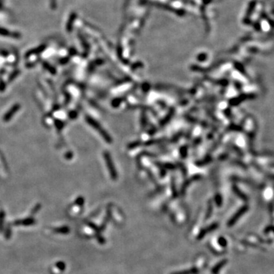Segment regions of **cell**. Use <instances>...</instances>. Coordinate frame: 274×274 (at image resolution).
<instances>
[{
	"mask_svg": "<svg viewBox=\"0 0 274 274\" xmlns=\"http://www.w3.org/2000/svg\"><path fill=\"white\" fill-rule=\"evenodd\" d=\"M0 35H2L3 37H12V38H19L20 37V34L18 33L11 32L9 30L2 28H0Z\"/></svg>",
	"mask_w": 274,
	"mask_h": 274,
	"instance_id": "obj_2",
	"label": "cell"
},
{
	"mask_svg": "<svg viewBox=\"0 0 274 274\" xmlns=\"http://www.w3.org/2000/svg\"><path fill=\"white\" fill-rule=\"evenodd\" d=\"M19 109H20L19 104H15L14 106H13L12 107V108H11L10 110H9V111H8L7 113L5 114V115H4L3 121H5V122H6V121H9V120H10V119L13 117V115L15 114L16 112L19 110Z\"/></svg>",
	"mask_w": 274,
	"mask_h": 274,
	"instance_id": "obj_1",
	"label": "cell"
},
{
	"mask_svg": "<svg viewBox=\"0 0 274 274\" xmlns=\"http://www.w3.org/2000/svg\"><path fill=\"white\" fill-rule=\"evenodd\" d=\"M46 48V45H41L40 47H38L37 48H35V49L32 50H30L26 54V57H28V56H31V55L34 54H38L40 53L43 52V51L45 50Z\"/></svg>",
	"mask_w": 274,
	"mask_h": 274,
	"instance_id": "obj_3",
	"label": "cell"
},
{
	"mask_svg": "<svg viewBox=\"0 0 274 274\" xmlns=\"http://www.w3.org/2000/svg\"><path fill=\"white\" fill-rule=\"evenodd\" d=\"M75 18H76V15L75 13H72L71 15H70L69 18V21L66 24V30L68 32H71L72 28V25H73L74 21L75 20Z\"/></svg>",
	"mask_w": 274,
	"mask_h": 274,
	"instance_id": "obj_4",
	"label": "cell"
}]
</instances>
